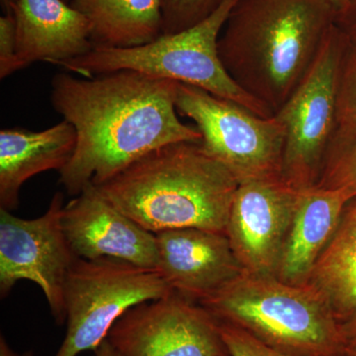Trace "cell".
<instances>
[{"label":"cell","mask_w":356,"mask_h":356,"mask_svg":"<svg viewBox=\"0 0 356 356\" xmlns=\"http://www.w3.org/2000/svg\"><path fill=\"white\" fill-rule=\"evenodd\" d=\"M1 1V6L3 8L4 13H11V8L15 3L16 0H0Z\"/></svg>","instance_id":"28"},{"label":"cell","mask_w":356,"mask_h":356,"mask_svg":"<svg viewBox=\"0 0 356 356\" xmlns=\"http://www.w3.org/2000/svg\"><path fill=\"white\" fill-rule=\"evenodd\" d=\"M107 339L118 356H229L217 318L175 292L131 308Z\"/></svg>","instance_id":"10"},{"label":"cell","mask_w":356,"mask_h":356,"mask_svg":"<svg viewBox=\"0 0 356 356\" xmlns=\"http://www.w3.org/2000/svg\"><path fill=\"white\" fill-rule=\"evenodd\" d=\"M95 353V356H118L107 339L96 348Z\"/></svg>","instance_id":"27"},{"label":"cell","mask_w":356,"mask_h":356,"mask_svg":"<svg viewBox=\"0 0 356 356\" xmlns=\"http://www.w3.org/2000/svg\"><path fill=\"white\" fill-rule=\"evenodd\" d=\"M238 186L200 142H181L154 149L95 187L151 233L198 228L226 234Z\"/></svg>","instance_id":"3"},{"label":"cell","mask_w":356,"mask_h":356,"mask_svg":"<svg viewBox=\"0 0 356 356\" xmlns=\"http://www.w3.org/2000/svg\"><path fill=\"white\" fill-rule=\"evenodd\" d=\"M238 1L225 0L209 17L184 31L161 35L151 43L135 48L93 49L81 57L60 63L58 67L83 77L134 70L204 89L261 117L273 116L266 105L232 79L220 58V35Z\"/></svg>","instance_id":"5"},{"label":"cell","mask_w":356,"mask_h":356,"mask_svg":"<svg viewBox=\"0 0 356 356\" xmlns=\"http://www.w3.org/2000/svg\"><path fill=\"white\" fill-rule=\"evenodd\" d=\"M172 292L156 269L115 259H76L65 284L67 334L55 356L95 350L126 312Z\"/></svg>","instance_id":"6"},{"label":"cell","mask_w":356,"mask_h":356,"mask_svg":"<svg viewBox=\"0 0 356 356\" xmlns=\"http://www.w3.org/2000/svg\"><path fill=\"white\" fill-rule=\"evenodd\" d=\"M16 21L13 13L0 17V79L15 72Z\"/></svg>","instance_id":"23"},{"label":"cell","mask_w":356,"mask_h":356,"mask_svg":"<svg viewBox=\"0 0 356 356\" xmlns=\"http://www.w3.org/2000/svg\"><path fill=\"white\" fill-rule=\"evenodd\" d=\"M89 23L95 49H129L163 35L161 0H72Z\"/></svg>","instance_id":"17"},{"label":"cell","mask_w":356,"mask_h":356,"mask_svg":"<svg viewBox=\"0 0 356 356\" xmlns=\"http://www.w3.org/2000/svg\"><path fill=\"white\" fill-rule=\"evenodd\" d=\"M225 0H161L163 35L184 31L202 22Z\"/></svg>","instance_id":"21"},{"label":"cell","mask_w":356,"mask_h":356,"mask_svg":"<svg viewBox=\"0 0 356 356\" xmlns=\"http://www.w3.org/2000/svg\"><path fill=\"white\" fill-rule=\"evenodd\" d=\"M317 186L344 189L356 196V133L337 129L325 154Z\"/></svg>","instance_id":"19"},{"label":"cell","mask_w":356,"mask_h":356,"mask_svg":"<svg viewBox=\"0 0 356 356\" xmlns=\"http://www.w3.org/2000/svg\"><path fill=\"white\" fill-rule=\"evenodd\" d=\"M0 356H33V353L31 350L25 351L23 353H16L8 346L4 337L1 336L0 337Z\"/></svg>","instance_id":"26"},{"label":"cell","mask_w":356,"mask_h":356,"mask_svg":"<svg viewBox=\"0 0 356 356\" xmlns=\"http://www.w3.org/2000/svg\"><path fill=\"white\" fill-rule=\"evenodd\" d=\"M355 197L344 189L315 186L300 191L275 277L306 285L318 257L336 232L346 204Z\"/></svg>","instance_id":"15"},{"label":"cell","mask_w":356,"mask_h":356,"mask_svg":"<svg viewBox=\"0 0 356 356\" xmlns=\"http://www.w3.org/2000/svg\"><path fill=\"white\" fill-rule=\"evenodd\" d=\"M346 36L336 24L303 81L275 116L285 128L282 179L297 191L317 186L337 130V90Z\"/></svg>","instance_id":"8"},{"label":"cell","mask_w":356,"mask_h":356,"mask_svg":"<svg viewBox=\"0 0 356 356\" xmlns=\"http://www.w3.org/2000/svg\"><path fill=\"white\" fill-rule=\"evenodd\" d=\"M219 329L229 356H291L269 348L235 325L219 322Z\"/></svg>","instance_id":"22"},{"label":"cell","mask_w":356,"mask_h":356,"mask_svg":"<svg viewBox=\"0 0 356 356\" xmlns=\"http://www.w3.org/2000/svg\"><path fill=\"white\" fill-rule=\"evenodd\" d=\"M308 284L325 299L339 324L356 309V196L343 211Z\"/></svg>","instance_id":"18"},{"label":"cell","mask_w":356,"mask_h":356,"mask_svg":"<svg viewBox=\"0 0 356 356\" xmlns=\"http://www.w3.org/2000/svg\"><path fill=\"white\" fill-rule=\"evenodd\" d=\"M177 83L134 70L53 77L51 106L76 132V149L58 180L70 195L105 184L159 147L201 142L197 127L178 118Z\"/></svg>","instance_id":"1"},{"label":"cell","mask_w":356,"mask_h":356,"mask_svg":"<svg viewBox=\"0 0 356 356\" xmlns=\"http://www.w3.org/2000/svg\"><path fill=\"white\" fill-rule=\"evenodd\" d=\"M15 72L37 62L60 65L95 49L84 15L65 0H16Z\"/></svg>","instance_id":"14"},{"label":"cell","mask_w":356,"mask_h":356,"mask_svg":"<svg viewBox=\"0 0 356 356\" xmlns=\"http://www.w3.org/2000/svg\"><path fill=\"white\" fill-rule=\"evenodd\" d=\"M62 226L77 259H115L158 270L156 235L88 186L64 206Z\"/></svg>","instance_id":"12"},{"label":"cell","mask_w":356,"mask_h":356,"mask_svg":"<svg viewBox=\"0 0 356 356\" xmlns=\"http://www.w3.org/2000/svg\"><path fill=\"white\" fill-rule=\"evenodd\" d=\"M64 194L58 191L49 209L36 219L13 216L0 208V294L2 298L20 280H29L43 291L58 325L67 320L65 284L77 259L64 233Z\"/></svg>","instance_id":"9"},{"label":"cell","mask_w":356,"mask_h":356,"mask_svg":"<svg viewBox=\"0 0 356 356\" xmlns=\"http://www.w3.org/2000/svg\"><path fill=\"white\" fill-rule=\"evenodd\" d=\"M339 325L344 353L356 351V309L350 317L341 322Z\"/></svg>","instance_id":"25"},{"label":"cell","mask_w":356,"mask_h":356,"mask_svg":"<svg viewBox=\"0 0 356 356\" xmlns=\"http://www.w3.org/2000/svg\"><path fill=\"white\" fill-rule=\"evenodd\" d=\"M76 146V132L63 120L46 130L15 127L0 131V208L16 210L20 191L30 178L48 170L58 172L69 163Z\"/></svg>","instance_id":"16"},{"label":"cell","mask_w":356,"mask_h":356,"mask_svg":"<svg viewBox=\"0 0 356 356\" xmlns=\"http://www.w3.org/2000/svg\"><path fill=\"white\" fill-rule=\"evenodd\" d=\"M343 356H356V351H353V353H346Z\"/></svg>","instance_id":"30"},{"label":"cell","mask_w":356,"mask_h":356,"mask_svg":"<svg viewBox=\"0 0 356 356\" xmlns=\"http://www.w3.org/2000/svg\"><path fill=\"white\" fill-rule=\"evenodd\" d=\"M336 14L327 0H238L220 35V58L275 114L308 74Z\"/></svg>","instance_id":"2"},{"label":"cell","mask_w":356,"mask_h":356,"mask_svg":"<svg viewBox=\"0 0 356 356\" xmlns=\"http://www.w3.org/2000/svg\"><path fill=\"white\" fill-rule=\"evenodd\" d=\"M65 1L69 2V3H70V2L72 1V0H65Z\"/></svg>","instance_id":"31"},{"label":"cell","mask_w":356,"mask_h":356,"mask_svg":"<svg viewBox=\"0 0 356 356\" xmlns=\"http://www.w3.org/2000/svg\"><path fill=\"white\" fill-rule=\"evenodd\" d=\"M334 24L348 39L356 42V0H348L337 11Z\"/></svg>","instance_id":"24"},{"label":"cell","mask_w":356,"mask_h":356,"mask_svg":"<svg viewBox=\"0 0 356 356\" xmlns=\"http://www.w3.org/2000/svg\"><path fill=\"white\" fill-rule=\"evenodd\" d=\"M299 194L283 179L238 184L226 235L243 271L275 276Z\"/></svg>","instance_id":"11"},{"label":"cell","mask_w":356,"mask_h":356,"mask_svg":"<svg viewBox=\"0 0 356 356\" xmlns=\"http://www.w3.org/2000/svg\"><path fill=\"white\" fill-rule=\"evenodd\" d=\"M219 322L235 325L273 350L291 356H343L341 325L309 284L243 271L200 302Z\"/></svg>","instance_id":"4"},{"label":"cell","mask_w":356,"mask_h":356,"mask_svg":"<svg viewBox=\"0 0 356 356\" xmlns=\"http://www.w3.org/2000/svg\"><path fill=\"white\" fill-rule=\"evenodd\" d=\"M337 129L356 133V42L348 37L337 76Z\"/></svg>","instance_id":"20"},{"label":"cell","mask_w":356,"mask_h":356,"mask_svg":"<svg viewBox=\"0 0 356 356\" xmlns=\"http://www.w3.org/2000/svg\"><path fill=\"white\" fill-rule=\"evenodd\" d=\"M158 271L172 291L200 303L243 273L225 233L198 228L154 234Z\"/></svg>","instance_id":"13"},{"label":"cell","mask_w":356,"mask_h":356,"mask_svg":"<svg viewBox=\"0 0 356 356\" xmlns=\"http://www.w3.org/2000/svg\"><path fill=\"white\" fill-rule=\"evenodd\" d=\"M327 1H329L337 11L339 9H341L346 2H348V0H327Z\"/></svg>","instance_id":"29"},{"label":"cell","mask_w":356,"mask_h":356,"mask_svg":"<svg viewBox=\"0 0 356 356\" xmlns=\"http://www.w3.org/2000/svg\"><path fill=\"white\" fill-rule=\"evenodd\" d=\"M175 106L202 135L201 145L238 184L282 179L285 128L273 115L250 109L188 84L177 83Z\"/></svg>","instance_id":"7"}]
</instances>
